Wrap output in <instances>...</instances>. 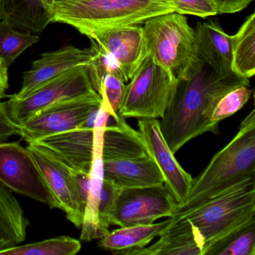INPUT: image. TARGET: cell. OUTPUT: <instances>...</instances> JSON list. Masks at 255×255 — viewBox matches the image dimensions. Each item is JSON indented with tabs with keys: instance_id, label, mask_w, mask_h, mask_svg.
Masks as SVG:
<instances>
[{
	"instance_id": "cell-1",
	"label": "cell",
	"mask_w": 255,
	"mask_h": 255,
	"mask_svg": "<svg viewBox=\"0 0 255 255\" xmlns=\"http://www.w3.org/2000/svg\"><path fill=\"white\" fill-rule=\"evenodd\" d=\"M250 86L249 79L222 74L201 61L186 78L177 79L172 96L159 126L164 138L175 153L186 143L205 132L218 133L212 115L221 98L230 91Z\"/></svg>"
},
{
	"instance_id": "cell-2",
	"label": "cell",
	"mask_w": 255,
	"mask_h": 255,
	"mask_svg": "<svg viewBox=\"0 0 255 255\" xmlns=\"http://www.w3.org/2000/svg\"><path fill=\"white\" fill-rule=\"evenodd\" d=\"M255 179V112L240 125L234 138L218 152L193 183L186 201L170 218H177L248 180Z\"/></svg>"
},
{
	"instance_id": "cell-3",
	"label": "cell",
	"mask_w": 255,
	"mask_h": 255,
	"mask_svg": "<svg viewBox=\"0 0 255 255\" xmlns=\"http://www.w3.org/2000/svg\"><path fill=\"white\" fill-rule=\"evenodd\" d=\"M50 23L72 26L88 38L110 28L144 23L174 12L169 0H41Z\"/></svg>"
},
{
	"instance_id": "cell-4",
	"label": "cell",
	"mask_w": 255,
	"mask_h": 255,
	"mask_svg": "<svg viewBox=\"0 0 255 255\" xmlns=\"http://www.w3.org/2000/svg\"><path fill=\"white\" fill-rule=\"evenodd\" d=\"M185 217L196 228L203 242V255L255 222V179L215 197L177 218Z\"/></svg>"
},
{
	"instance_id": "cell-5",
	"label": "cell",
	"mask_w": 255,
	"mask_h": 255,
	"mask_svg": "<svg viewBox=\"0 0 255 255\" xmlns=\"http://www.w3.org/2000/svg\"><path fill=\"white\" fill-rule=\"evenodd\" d=\"M143 24L147 56L155 63L171 71L177 79L186 78L199 66L201 60L195 30L183 14H159Z\"/></svg>"
},
{
	"instance_id": "cell-6",
	"label": "cell",
	"mask_w": 255,
	"mask_h": 255,
	"mask_svg": "<svg viewBox=\"0 0 255 255\" xmlns=\"http://www.w3.org/2000/svg\"><path fill=\"white\" fill-rule=\"evenodd\" d=\"M177 82L173 73L147 56L126 85L119 114L124 118L162 119Z\"/></svg>"
},
{
	"instance_id": "cell-7",
	"label": "cell",
	"mask_w": 255,
	"mask_h": 255,
	"mask_svg": "<svg viewBox=\"0 0 255 255\" xmlns=\"http://www.w3.org/2000/svg\"><path fill=\"white\" fill-rule=\"evenodd\" d=\"M47 187L68 220L77 228L83 225L87 204L89 174L76 172L39 143L27 146Z\"/></svg>"
},
{
	"instance_id": "cell-8",
	"label": "cell",
	"mask_w": 255,
	"mask_h": 255,
	"mask_svg": "<svg viewBox=\"0 0 255 255\" xmlns=\"http://www.w3.org/2000/svg\"><path fill=\"white\" fill-rule=\"evenodd\" d=\"M95 92L89 77L88 65H80L47 80L23 99L10 97L7 105L11 119L20 125L50 106Z\"/></svg>"
},
{
	"instance_id": "cell-9",
	"label": "cell",
	"mask_w": 255,
	"mask_h": 255,
	"mask_svg": "<svg viewBox=\"0 0 255 255\" xmlns=\"http://www.w3.org/2000/svg\"><path fill=\"white\" fill-rule=\"evenodd\" d=\"M102 98L95 92L61 101L31 116L20 125V136L28 143L83 127L101 107Z\"/></svg>"
},
{
	"instance_id": "cell-10",
	"label": "cell",
	"mask_w": 255,
	"mask_h": 255,
	"mask_svg": "<svg viewBox=\"0 0 255 255\" xmlns=\"http://www.w3.org/2000/svg\"><path fill=\"white\" fill-rule=\"evenodd\" d=\"M0 183L8 190L59 208L32 155L19 142L0 143Z\"/></svg>"
},
{
	"instance_id": "cell-11",
	"label": "cell",
	"mask_w": 255,
	"mask_h": 255,
	"mask_svg": "<svg viewBox=\"0 0 255 255\" xmlns=\"http://www.w3.org/2000/svg\"><path fill=\"white\" fill-rule=\"evenodd\" d=\"M177 203L165 185L120 189L111 216V225H150L175 213Z\"/></svg>"
},
{
	"instance_id": "cell-12",
	"label": "cell",
	"mask_w": 255,
	"mask_h": 255,
	"mask_svg": "<svg viewBox=\"0 0 255 255\" xmlns=\"http://www.w3.org/2000/svg\"><path fill=\"white\" fill-rule=\"evenodd\" d=\"M138 132L156 162L164 178V185L174 197L177 205L183 204L189 196L193 183L192 175L186 172L174 157L164 138L157 119H139Z\"/></svg>"
},
{
	"instance_id": "cell-13",
	"label": "cell",
	"mask_w": 255,
	"mask_h": 255,
	"mask_svg": "<svg viewBox=\"0 0 255 255\" xmlns=\"http://www.w3.org/2000/svg\"><path fill=\"white\" fill-rule=\"evenodd\" d=\"M89 39L116 62L128 81L147 57L143 28L138 25L110 28L93 34Z\"/></svg>"
},
{
	"instance_id": "cell-14",
	"label": "cell",
	"mask_w": 255,
	"mask_h": 255,
	"mask_svg": "<svg viewBox=\"0 0 255 255\" xmlns=\"http://www.w3.org/2000/svg\"><path fill=\"white\" fill-rule=\"evenodd\" d=\"M111 114L110 109L104 102L97 113L94 125V150L92 167L89 172V188L84 219L82 225L80 240L89 242L105 236L98 222V205L101 189L104 183V159H103V135Z\"/></svg>"
},
{
	"instance_id": "cell-15",
	"label": "cell",
	"mask_w": 255,
	"mask_h": 255,
	"mask_svg": "<svg viewBox=\"0 0 255 255\" xmlns=\"http://www.w3.org/2000/svg\"><path fill=\"white\" fill-rule=\"evenodd\" d=\"M92 59L89 48L80 49L68 44L59 50L43 53L34 61L30 69L23 74L20 92L11 95L14 99H23L47 80L80 65H89Z\"/></svg>"
},
{
	"instance_id": "cell-16",
	"label": "cell",
	"mask_w": 255,
	"mask_h": 255,
	"mask_svg": "<svg viewBox=\"0 0 255 255\" xmlns=\"http://www.w3.org/2000/svg\"><path fill=\"white\" fill-rule=\"evenodd\" d=\"M35 142L51 152L76 172L89 174L94 150V128L80 127L41 138Z\"/></svg>"
},
{
	"instance_id": "cell-17",
	"label": "cell",
	"mask_w": 255,
	"mask_h": 255,
	"mask_svg": "<svg viewBox=\"0 0 255 255\" xmlns=\"http://www.w3.org/2000/svg\"><path fill=\"white\" fill-rule=\"evenodd\" d=\"M169 219L157 242L131 255H203L202 240L192 224L185 217Z\"/></svg>"
},
{
	"instance_id": "cell-18",
	"label": "cell",
	"mask_w": 255,
	"mask_h": 255,
	"mask_svg": "<svg viewBox=\"0 0 255 255\" xmlns=\"http://www.w3.org/2000/svg\"><path fill=\"white\" fill-rule=\"evenodd\" d=\"M195 30L199 59L216 72L235 74L232 69V35L215 21L198 23Z\"/></svg>"
},
{
	"instance_id": "cell-19",
	"label": "cell",
	"mask_w": 255,
	"mask_h": 255,
	"mask_svg": "<svg viewBox=\"0 0 255 255\" xmlns=\"http://www.w3.org/2000/svg\"><path fill=\"white\" fill-rule=\"evenodd\" d=\"M105 180L120 188L164 184V178L151 157L104 160Z\"/></svg>"
},
{
	"instance_id": "cell-20",
	"label": "cell",
	"mask_w": 255,
	"mask_h": 255,
	"mask_svg": "<svg viewBox=\"0 0 255 255\" xmlns=\"http://www.w3.org/2000/svg\"><path fill=\"white\" fill-rule=\"evenodd\" d=\"M113 118V125H107L103 135L104 160L150 157L139 132L130 128L119 113Z\"/></svg>"
},
{
	"instance_id": "cell-21",
	"label": "cell",
	"mask_w": 255,
	"mask_h": 255,
	"mask_svg": "<svg viewBox=\"0 0 255 255\" xmlns=\"http://www.w3.org/2000/svg\"><path fill=\"white\" fill-rule=\"evenodd\" d=\"M170 223V219L150 225L121 227L109 231L101 238L100 247L114 255H131L132 252L146 247L153 239L159 237Z\"/></svg>"
},
{
	"instance_id": "cell-22",
	"label": "cell",
	"mask_w": 255,
	"mask_h": 255,
	"mask_svg": "<svg viewBox=\"0 0 255 255\" xmlns=\"http://www.w3.org/2000/svg\"><path fill=\"white\" fill-rule=\"evenodd\" d=\"M29 221L17 198L0 183V252L21 244Z\"/></svg>"
},
{
	"instance_id": "cell-23",
	"label": "cell",
	"mask_w": 255,
	"mask_h": 255,
	"mask_svg": "<svg viewBox=\"0 0 255 255\" xmlns=\"http://www.w3.org/2000/svg\"><path fill=\"white\" fill-rule=\"evenodd\" d=\"M0 20L35 35L50 23L41 0H0Z\"/></svg>"
},
{
	"instance_id": "cell-24",
	"label": "cell",
	"mask_w": 255,
	"mask_h": 255,
	"mask_svg": "<svg viewBox=\"0 0 255 255\" xmlns=\"http://www.w3.org/2000/svg\"><path fill=\"white\" fill-rule=\"evenodd\" d=\"M232 69L235 74L250 79L255 73V14L246 17L232 35Z\"/></svg>"
},
{
	"instance_id": "cell-25",
	"label": "cell",
	"mask_w": 255,
	"mask_h": 255,
	"mask_svg": "<svg viewBox=\"0 0 255 255\" xmlns=\"http://www.w3.org/2000/svg\"><path fill=\"white\" fill-rule=\"evenodd\" d=\"M81 248L80 240L62 236L31 244L18 245L1 251L0 255H74Z\"/></svg>"
},
{
	"instance_id": "cell-26",
	"label": "cell",
	"mask_w": 255,
	"mask_h": 255,
	"mask_svg": "<svg viewBox=\"0 0 255 255\" xmlns=\"http://www.w3.org/2000/svg\"><path fill=\"white\" fill-rule=\"evenodd\" d=\"M39 40L38 35L20 32L5 20L0 22V56L8 68L25 50Z\"/></svg>"
},
{
	"instance_id": "cell-27",
	"label": "cell",
	"mask_w": 255,
	"mask_h": 255,
	"mask_svg": "<svg viewBox=\"0 0 255 255\" xmlns=\"http://www.w3.org/2000/svg\"><path fill=\"white\" fill-rule=\"evenodd\" d=\"M208 255H255V222L228 237Z\"/></svg>"
},
{
	"instance_id": "cell-28",
	"label": "cell",
	"mask_w": 255,
	"mask_h": 255,
	"mask_svg": "<svg viewBox=\"0 0 255 255\" xmlns=\"http://www.w3.org/2000/svg\"><path fill=\"white\" fill-rule=\"evenodd\" d=\"M252 94L250 86H240L230 91L216 105L212 115V122L219 125V122L235 114L249 101Z\"/></svg>"
},
{
	"instance_id": "cell-29",
	"label": "cell",
	"mask_w": 255,
	"mask_h": 255,
	"mask_svg": "<svg viewBox=\"0 0 255 255\" xmlns=\"http://www.w3.org/2000/svg\"><path fill=\"white\" fill-rule=\"evenodd\" d=\"M119 191L120 188L104 179L100 196L98 215L100 227L105 235L110 231L109 228L111 225L112 213Z\"/></svg>"
},
{
	"instance_id": "cell-30",
	"label": "cell",
	"mask_w": 255,
	"mask_h": 255,
	"mask_svg": "<svg viewBox=\"0 0 255 255\" xmlns=\"http://www.w3.org/2000/svg\"><path fill=\"white\" fill-rule=\"evenodd\" d=\"M126 84L120 79L112 74H107L103 78L99 94L109 108L115 113H119L124 98H125Z\"/></svg>"
},
{
	"instance_id": "cell-31",
	"label": "cell",
	"mask_w": 255,
	"mask_h": 255,
	"mask_svg": "<svg viewBox=\"0 0 255 255\" xmlns=\"http://www.w3.org/2000/svg\"><path fill=\"white\" fill-rule=\"evenodd\" d=\"M174 12L206 17L218 14L217 5L214 0H169Z\"/></svg>"
},
{
	"instance_id": "cell-32",
	"label": "cell",
	"mask_w": 255,
	"mask_h": 255,
	"mask_svg": "<svg viewBox=\"0 0 255 255\" xmlns=\"http://www.w3.org/2000/svg\"><path fill=\"white\" fill-rule=\"evenodd\" d=\"M21 128L11 119L7 102H0V141L12 135H20Z\"/></svg>"
},
{
	"instance_id": "cell-33",
	"label": "cell",
	"mask_w": 255,
	"mask_h": 255,
	"mask_svg": "<svg viewBox=\"0 0 255 255\" xmlns=\"http://www.w3.org/2000/svg\"><path fill=\"white\" fill-rule=\"evenodd\" d=\"M217 5L218 14H234L249 6L254 0H214Z\"/></svg>"
},
{
	"instance_id": "cell-34",
	"label": "cell",
	"mask_w": 255,
	"mask_h": 255,
	"mask_svg": "<svg viewBox=\"0 0 255 255\" xmlns=\"http://www.w3.org/2000/svg\"><path fill=\"white\" fill-rule=\"evenodd\" d=\"M8 89V67L0 56V100L6 97Z\"/></svg>"
}]
</instances>
